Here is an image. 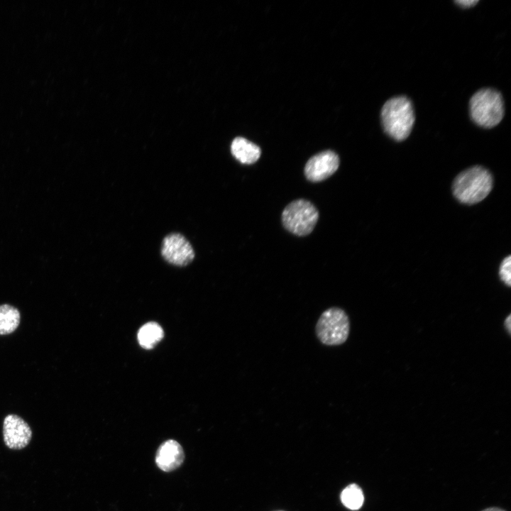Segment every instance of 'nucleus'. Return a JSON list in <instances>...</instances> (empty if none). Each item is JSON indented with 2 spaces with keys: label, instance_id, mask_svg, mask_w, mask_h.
<instances>
[{
  "label": "nucleus",
  "instance_id": "obj_4",
  "mask_svg": "<svg viewBox=\"0 0 511 511\" xmlns=\"http://www.w3.org/2000/svg\"><path fill=\"white\" fill-rule=\"evenodd\" d=\"M319 340L326 346H339L348 339L350 321L345 311L333 307L324 311L315 328Z\"/></svg>",
  "mask_w": 511,
  "mask_h": 511
},
{
  "label": "nucleus",
  "instance_id": "obj_15",
  "mask_svg": "<svg viewBox=\"0 0 511 511\" xmlns=\"http://www.w3.org/2000/svg\"><path fill=\"white\" fill-rule=\"evenodd\" d=\"M458 4L463 7L468 8L475 6L478 1L476 0H458L456 1Z\"/></svg>",
  "mask_w": 511,
  "mask_h": 511
},
{
  "label": "nucleus",
  "instance_id": "obj_12",
  "mask_svg": "<svg viewBox=\"0 0 511 511\" xmlns=\"http://www.w3.org/2000/svg\"><path fill=\"white\" fill-rule=\"evenodd\" d=\"M163 330L158 324L149 322L140 329L138 340L142 347L150 349L163 339Z\"/></svg>",
  "mask_w": 511,
  "mask_h": 511
},
{
  "label": "nucleus",
  "instance_id": "obj_17",
  "mask_svg": "<svg viewBox=\"0 0 511 511\" xmlns=\"http://www.w3.org/2000/svg\"><path fill=\"white\" fill-rule=\"evenodd\" d=\"M482 511H505V510H502V509H500V508H498V507H490V508H487V509H485V510H482Z\"/></svg>",
  "mask_w": 511,
  "mask_h": 511
},
{
  "label": "nucleus",
  "instance_id": "obj_1",
  "mask_svg": "<svg viewBox=\"0 0 511 511\" xmlns=\"http://www.w3.org/2000/svg\"><path fill=\"white\" fill-rule=\"evenodd\" d=\"M411 101L406 97H395L388 100L381 110V120L385 133L396 141L407 138L414 123Z\"/></svg>",
  "mask_w": 511,
  "mask_h": 511
},
{
  "label": "nucleus",
  "instance_id": "obj_3",
  "mask_svg": "<svg viewBox=\"0 0 511 511\" xmlns=\"http://www.w3.org/2000/svg\"><path fill=\"white\" fill-rule=\"evenodd\" d=\"M470 113L478 126L488 128L495 126L504 116L502 95L490 88L478 90L470 100Z\"/></svg>",
  "mask_w": 511,
  "mask_h": 511
},
{
  "label": "nucleus",
  "instance_id": "obj_6",
  "mask_svg": "<svg viewBox=\"0 0 511 511\" xmlns=\"http://www.w3.org/2000/svg\"><path fill=\"white\" fill-rule=\"evenodd\" d=\"M161 255L169 263L176 266H185L194 258L193 248L187 239L180 233H173L163 239Z\"/></svg>",
  "mask_w": 511,
  "mask_h": 511
},
{
  "label": "nucleus",
  "instance_id": "obj_10",
  "mask_svg": "<svg viewBox=\"0 0 511 511\" xmlns=\"http://www.w3.org/2000/svg\"><path fill=\"white\" fill-rule=\"evenodd\" d=\"M231 150L236 159L248 165L256 163L261 154L257 145L242 137H237L232 141Z\"/></svg>",
  "mask_w": 511,
  "mask_h": 511
},
{
  "label": "nucleus",
  "instance_id": "obj_8",
  "mask_svg": "<svg viewBox=\"0 0 511 511\" xmlns=\"http://www.w3.org/2000/svg\"><path fill=\"white\" fill-rule=\"evenodd\" d=\"M339 166L338 155L329 150H324L314 155L307 162L304 175L311 182H321L332 175Z\"/></svg>",
  "mask_w": 511,
  "mask_h": 511
},
{
  "label": "nucleus",
  "instance_id": "obj_9",
  "mask_svg": "<svg viewBox=\"0 0 511 511\" xmlns=\"http://www.w3.org/2000/svg\"><path fill=\"white\" fill-rule=\"evenodd\" d=\"M185 459V453L181 445L176 441L169 439L158 449L155 463L163 471L170 472L179 468Z\"/></svg>",
  "mask_w": 511,
  "mask_h": 511
},
{
  "label": "nucleus",
  "instance_id": "obj_13",
  "mask_svg": "<svg viewBox=\"0 0 511 511\" xmlns=\"http://www.w3.org/2000/svg\"><path fill=\"white\" fill-rule=\"evenodd\" d=\"M341 500L345 507L356 510L362 506L364 496L361 488L353 483L344 489L341 494Z\"/></svg>",
  "mask_w": 511,
  "mask_h": 511
},
{
  "label": "nucleus",
  "instance_id": "obj_7",
  "mask_svg": "<svg viewBox=\"0 0 511 511\" xmlns=\"http://www.w3.org/2000/svg\"><path fill=\"white\" fill-rule=\"evenodd\" d=\"M32 438V430L28 424L20 416L8 414L3 422V439L5 445L19 450L28 445Z\"/></svg>",
  "mask_w": 511,
  "mask_h": 511
},
{
  "label": "nucleus",
  "instance_id": "obj_11",
  "mask_svg": "<svg viewBox=\"0 0 511 511\" xmlns=\"http://www.w3.org/2000/svg\"><path fill=\"white\" fill-rule=\"evenodd\" d=\"M20 322L21 313L16 307L9 304L0 305V335L13 333Z\"/></svg>",
  "mask_w": 511,
  "mask_h": 511
},
{
  "label": "nucleus",
  "instance_id": "obj_14",
  "mask_svg": "<svg viewBox=\"0 0 511 511\" xmlns=\"http://www.w3.org/2000/svg\"><path fill=\"white\" fill-rule=\"evenodd\" d=\"M511 256H508L501 263L499 270L500 279L507 286L511 285Z\"/></svg>",
  "mask_w": 511,
  "mask_h": 511
},
{
  "label": "nucleus",
  "instance_id": "obj_5",
  "mask_svg": "<svg viewBox=\"0 0 511 511\" xmlns=\"http://www.w3.org/2000/svg\"><path fill=\"white\" fill-rule=\"evenodd\" d=\"M319 219V212L309 201L300 199L290 203L282 213L284 227L292 233L303 236L309 234Z\"/></svg>",
  "mask_w": 511,
  "mask_h": 511
},
{
  "label": "nucleus",
  "instance_id": "obj_16",
  "mask_svg": "<svg viewBox=\"0 0 511 511\" xmlns=\"http://www.w3.org/2000/svg\"><path fill=\"white\" fill-rule=\"evenodd\" d=\"M505 327L509 333H510V315H509L505 321Z\"/></svg>",
  "mask_w": 511,
  "mask_h": 511
},
{
  "label": "nucleus",
  "instance_id": "obj_2",
  "mask_svg": "<svg viewBox=\"0 0 511 511\" xmlns=\"http://www.w3.org/2000/svg\"><path fill=\"white\" fill-rule=\"evenodd\" d=\"M492 187L493 178L489 171L481 166H474L457 175L452 190L459 202L473 204L484 199Z\"/></svg>",
  "mask_w": 511,
  "mask_h": 511
}]
</instances>
